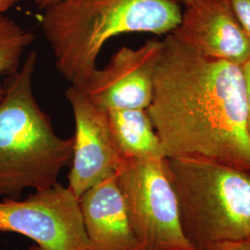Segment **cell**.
Listing matches in <instances>:
<instances>
[{"mask_svg":"<svg viewBox=\"0 0 250 250\" xmlns=\"http://www.w3.org/2000/svg\"><path fill=\"white\" fill-rule=\"evenodd\" d=\"M182 12L171 0H61L45 9L41 29L58 72L82 90L109 39L133 33L168 35Z\"/></svg>","mask_w":250,"mask_h":250,"instance_id":"cell-2","label":"cell"},{"mask_svg":"<svg viewBox=\"0 0 250 250\" xmlns=\"http://www.w3.org/2000/svg\"><path fill=\"white\" fill-rule=\"evenodd\" d=\"M170 33L208 58L240 66L250 59V36L229 0H194L186 5L178 26Z\"/></svg>","mask_w":250,"mask_h":250,"instance_id":"cell-9","label":"cell"},{"mask_svg":"<svg viewBox=\"0 0 250 250\" xmlns=\"http://www.w3.org/2000/svg\"><path fill=\"white\" fill-rule=\"evenodd\" d=\"M29 250H34V249H33V248H32V247H31V248H30V249H29Z\"/></svg>","mask_w":250,"mask_h":250,"instance_id":"cell-19","label":"cell"},{"mask_svg":"<svg viewBox=\"0 0 250 250\" xmlns=\"http://www.w3.org/2000/svg\"><path fill=\"white\" fill-rule=\"evenodd\" d=\"M205 250H250V240L217 243L208 246Z\"/></svg>","mask_w":250,"mask_h":250,"instance_id":"cell-14","label":"cell"},{"mask_svg":"<svg viewBox=\"0 0 250 250\" xmlns=\"http://www.w3.org/2000/svg\"><path fill=\"white\" fill-rule=\"evenodd\" d=\"M116 178L142 250H198L183 230L166 158L124 159Z\"/></svg>","mask_w":250,"mask_h":250,"instance_id":"cell-5","label":"cell"},{"mask_svg":"<svg viewBox=\"0 0 250 250\" xmlns=\"http://www.w3.org/2000/svg\"><path fill=\"white\" fill-rule=\"evenodd\" d=\"M243 70L246 77L247 83V95H248V105H249V120H250V59L243 66Z\"/></svg>","mask_w":250,"mask_h":250,"instance_id":"cell-15","label":"cell"},{"mask_svg":"<svg viewBox=\"0 0 250 250\" xmlns=\"http://www.w3.org/2000/svg\"><path fill=\"white\" fill-rule=\"evenodd\" d=\"M166 167L183 230L197 250L250 240V171L194 159L166 158Z\"/></svg>","mask_w":250,"mask_h":250,"instance_id":"cell-4","label":"cell"},{"mask_svg":"<svg viewBox=\"0 0 250 250\" xmlns=\"http://www.w3.org/2000/svg\"><path fill=\"white\" fill-rule=\"evenodd\" d=\"M37 55L28 54L17 72L4 81L0 100V197L21 198L25 189L53 187L71 166L73 137L54 131L51 119L39 107L33 91Z\"/></svg>","mask_w":250,"mask_h":250,"instance_id":"cell-3","label":"cell"},{"mask_svg":"<svg viewBox=\"0 0 250 250\" xmlns=\"http://www.w3.org/2000/svg\"><path fill=\"white\" fill-rule=\"evenodd\" d=\"M171 1H173V2H176V3L181 2V3H184L185 5H188V4H190L191 2H193L194 0H171Z\"/></svg>","mask_w":250,"mask_h":250,"instance_id":"cell-18","label":"cell"},{"mask_svg":"<svg viewBox=\"0 0 250 250\" xmlns=\"http://www.w3.org/2000/svg\"><path fill=\"white\" fill-rule=\"evenodd\" d=\"M75 131L68 188L80 197L86 190L115 175L123 161L114 143L107 110L74 86L66 91Z\"/></svg>","mask_w":250,"mask_h":250,"instance_id":"cell-7","label":"cell"},{"mask_svg":"<svg viewBox=\"0 0 250 250\" xmlns=\"http://www.w3.org/2000/svg\"><path fill=\"white\" fill-rule=\"evenodd\" d=\"M236 17L250 36V0H229Z\"/></svg>","mask_w":250,"mask_h":250,"instance_id":"cell-13","label":"cell"},{"mask_svg":"<svg viewBox=\"0 0 250 250\" xmlns=\"http://www.w3.org/2000/svg\"><path fill=\"white\" fill-rule=\"evenodd\" d=\"M162 42L157 38L138 48L121 47L109 62L96 69L82 91L106 110L147 108L153 97V75Z\"/></svg>","mask_w":250,"mask_h":250,"instance_id":"cell-8","label":"cell"},{"mask_svg":"<svg viewBox=\"0 0 250 250\" xmlns=\"http://www.w3.org/2000/svg\"><path fill=\"white\" fill-rule=\"evenodd\" d=\"M20 0H0V15H4L10 8L16 5Z\"/></svg>","mask_w":250,"mask_h":250,"instance_id":"cell-16","label":"cell"},{"mask_svg":"<svg viewBox=\"0 0 250 250\" xmlns=\"http://www.w3.org/2000/svg\"><path fill=\"white\" fill-rule=\"evenodd\" d=\"M107 116L114 143L123 160L166 158L147 109H108Z\"/></svg>","mask_w":250,"mask_h":250,"instance_id":"cell-11","label":"cell"},{"mask_svg":"<svg viewBox=\"0 0 250 250\" xmlns=\"http://www.w3.org/2000/svg\"><path fill=\"white\" fill-rule=\"evenodd\" d=\"M87 250H142L129 220L116 174L86 190L80 197Z\"/></svg>","mask_w":250,"mask_h":250,"instance_id":"cell-10","label":"cell"},{"mask_svg":"<svg viewBox=\"0 0 250 250\" xmlns=\"http://www.w3.org/2000/svg\"><path fill=\"white\" fill-rule=\"evenodd\" d=\"M35 41V36L18 23L0 15V76H9L20 69L21 56ZM5 96L4 84L0 83V100Z\"/></svg>","mask_w":250,"mask_h":250,"instance_id":"cell-12","label":"cell"},{"mask_svg":"<svg viewBox=\"0 0 250 250\" xmlns=\"http://www.w3.org/2000/svg\"><path fill=\"white\" fill-rule=\"evenodd\" d=\"M161 42L146 109L165 157L215 161L250 171L243 67L206 57L171 33Z\"/></svg>","mask_w":250,"mask_h":250,"instance_id":"cell-1","label":"cell"},{"mask_svg":"<svg viewBox=\"0 0 250 250\" xmlns=\"http://www.w3.org/2000/svg\"><path fill=\"white\" fill-rule=\"evenodd\" d=\"M61 0H34V4L41 10H45L48 7L58 3Z\"/></svg>","mask_w":250,"mask_h":250,"instance_id":"cell-17","label":"cell"},{"mask_svg":"<svg viewBox=\"0 0 250 250\" xmlns=\"http://www.w3.org/2000/svg\"><path fill=\"white\" fill-rule=\"evenodd\" d=\"M0 232H16L36 243L35 250H87L80 200L57 183L24 199L0 200Z\"/></svg>","mask_w":250,"mask_h":250,"instance_id":"cell-6","label":"cell"}]
</instances>
